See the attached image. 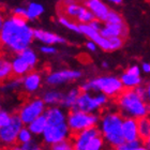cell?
Wrapping results in <instances>:
<instances>
[{
  "label": "cell",
  "mask_w": 150,
  "mask_h": 150,
  "mask_svg": "<svg viewBox=\"0 0 150 150\" xmlns=\"http://www.w3.org/2000/svg\"><path fill=\"white\" fill-rule=\"evenodd\" d=\"M44 12V6L41 3L31 2L26 8V19L33 21V19L40 17Z\"/></svg>",
  "instance_id": "cb8c5ba5"
},
{
  "label": "cell",
  "mask_w": 150,
  "mask_h": 150,
  "mask_svg": "<svg viewBox=\"0 0 150 150\" xmlns=\"http://www.w3.org/2000/svg\"><path fill=\"white\" fill-rule=\"evenodd\" d=\"M120 81H121V84L123 86V88H125V89H134L137 86L142 85L143 78H142L141 75L133 74V73L125 71L120 76Z\"/></svg>",
  "instance_id": "ffe728a7"
},
{
  "label": "cell",
  "mask_w": 150,
  "mask_h": 150,
  "mask_svg": "<svg viewBox=\"0 0 150 150\" xmlns=\"http://www.w3.org/2000/svg\"><path fill=\"white\" fill-rule=\"evenodd\" d=\"M108 39V42H110V52L112 50H117L119 48H121L125 44V40L123 38L120 37H112V38H107Z\"/></svg>",
  "instance_id": "d6a6232c"
},
{
  "label": "cell",
  "mask_w": 150,
  "mask_h": 150,
  "mask_svg": "<svg viewBox=\"0 0 150 150\" xmlns=\"http://www.w3.org/2000/svg\"><path fill=\"white\" fill-rule=\"evenodd\" d=\"M33 139V134L29 131V129L27 127H23L21 130H19L18 134H17V141H16V144H26V143H29L30 141Z\"/></svg>",
  "instance_id": "f1b7e54d"
},
{
  "label": "cell",
  "mask_w": 150,
  "mask_h": 150,
  "mask_svg": "<svg viewBox=\"0 0 150 150\" xmlns=\"http://www.w3.org/2000/svg\"><path fill=\"white\" fill-rule=\"evenodd\" d=\"M107 102H108V97L104 93L100 92L92 96L90 92L81 91L73 108L85 112H97L102 110L107 104Z\"/></svg>",
  "instance_id": "52a82bcc"
},
{
  "label": "cell",
  "mask_w": 150,
  "mask_h": 150,
  "mask_svg": "<svg viewBox=\"0 0 150 150\" xmlns=\"http://www.w3.org/2000/svg\"><path fill=\"white\" fill-rule=\"evenodd\" d=\"M100 116L97 112H85L78 110H70L67 114V125L72 134L86 129L97 127Z\"/></svg>",
  "instance_id": "5b68a950"
},
{
  "label": "cell",
  "mask_w": 150,
  "mask_h": 150,
  "mask_svg": "<svg viewBox=\"0 0 150 150\" xmlns=\"http://www.w3.org/2000/svg\"><path fill=\"white\" fill-rule=\"evenodd\" d=\"M142 70H143L145 73H149L150 72V64L148 62H144L143 64H142Z\"/></svg>",
  "instance_id": "7bdbcfd3"
},
{
  "label": "cell",
  "mask_w": 150,
  "mask_h": 150,
  "mask_svg": "<svg viewBox=\"0 0 150 150\" xmlns=\"http://www.w3.org/2000/svg\"><path fill=\"white\" fill-rule=\"evenodd\" d=\"M3 23H4V16H3V13L0 11V29L2 28Z\"/></svg>",
  "instance_id": "f6af8a7d"
},
{
  "label": "cell",
  "mask_w": 150,
  "mask_h": 150,
  "mask_svg": "<svg viewBox=\"0 0 150 150\" xmlns=\"http://www.w3.org/2000/svg\"><path fill=\"white\" fill-rule=\"evenodd\" d=\"M149 145H146V144H138L137 146H135L134 148H132V150H149V147H148Z\"/></svg>",
  "instance_id": "b9f144b4"
},
{
  "label": "cell",
  "mask_w": 150,
  "mask_h": 150,
  "mask_svg": "<svg viewBox=\"0 0 150 150\" xmlns=\"http://www.w3.org/2000/svg\"><path fill=\"white\" fill-rule=\"evenodd\" d=\"M122 136L125 142H135L139 141L137 131V119L131 117H123L121 125Z\"/></svg>",
  "instance_id": "4fadbf2b"
},
{
  "label": "cell",
  "mask_w": 150,
  "mask_h": 150,
  "mask_svg": "<svg viewBox=\"0 0 150 150\" xmlns=\"http://www.w3.org/2000/svg\"><path fill=\"white\" fill-rule=\"evenodd\" d=\"M43 115L45 117V119H46L47 125H59V123L67 122L66 112L58 105L50 106L48 108H45Z\"/></svg>",
  "instance_id": "e0dca14e"
},
{
  "label": "cell",
  "mask_w": 150,
  "mask_h": 150,
  "mask_svg": "<svg viewBox=\"0 0 150 150\" xmlns=\"http://www.w3.org/2000/svg\"><path fill=\"white\" fill-rule=\"evenodd\" d=\"M58 21H59V23L61 25L64 26V27L68 28L69 30L77 32V33H81V32H79V27H78V25L75 24L74 22H72L70 18H68V17H66V16H63V15H59V19H58Z\"/></svg>",
  "instance_id": "1f68e13d"
},
{
  "label": "cell",
  "mask_w": 150,
  "mask_h": 150,
  "mask_svg": "<svg viewBox=\"0 0 150 150\" xmlns=\"http://www.w3.org/2000/svg\"><path fill=\"white\" fill-rule=\"evenodd\" d=\"M33 38L39 40L40 42L47 45H53V44H63L66 43V40L62 37L53 33L50 31H45L43 29H35L33 30Z\"/></svg>",
  "instance_id": "ac0fdd59"
},
{
  "label": "cell",
  "mask_w": 150,
  "mask_h": 150,
  "mask_svg": "<svg viewBox=\"0 0 150 150\" xmlns=\"http://www.w3.org/2000/svg\"><path fill=\"white\" fill-rule=\"evenodd\" d=\"M81 77V72L77 70H59L47 75L46 84L48 86H59L69 81H76Z\"/></svg>",
  "instance_id": "8fae6325"
},
{
  "label": "cell",
  "mask_w": 150,
  "mask_h": 150,
  "mask_svg": "<svg viewBox=\"0 0 150 150\" xmlns=\"http://www.w3.org/2000/svg\"><path fill=\"white\" fill-rule=\"evenodd\" d=\"M0 110H1V104H0Z\"/></svg>",
  "instance_id": "c3c4849f"
},
{
  "label": "cell",
  "mask_w": 150,
  "mask_h": 150,
  "mask_svg": "<svg viewBox=\"0 0 150 150\" xmlns=\"http://www.w3.org/2000/svg\"><path fill=\"white\" fill-rule=\"evenodd\" d=\"M41 52L45 55H54V54L57 53V50L54 46H50V45H44L40 48Z\"/></svg>",
  "instance_id": "74e56055"
},
{
  "label": "cell",
  "mask_w": 150,
  "mask_h": 150,
  "mask_svg": "<svg viewBox=\"0 0 150 150\" xmlns=\"http://www.w3.org/2000/svg\"><path fill=\"white\" fill-rule=\"evenodd\" d=\"M12 75L11 61L4 57H0V84L9 79Z\"/></svg>",
  "instance_id": "d4e9b609"
},
{
  "label": "cell",
  "mask_w": 150,
  "mask_h": 150,
  "mask_svg": "<svg viewBox=\"0 0 150 150\" xmlns=\"http://www.w3.org/2000/svg\"><path fill=\"white\" fill-rule=\"evenodd\" d=\"M79 93H81V89L79 88H73V89L69 90L66 94H63L60 105L63 108L72 110L73 107H74L75 103H76V100H77Z\"/></svg>",
  "instance_id": "44dd1931"
},
{
  "label": "cell",
  "mask_w": 150,
  "mask_h": 150,
  "mask_svg": "<svg viewBox=\"0 0 150 150\" xmlns=\"http://www.w3.org/2000/svg\"><path fill=\"white\" fill-rule=\"evenodd\" d=\"M8 150H42V146L37 141L32 139V141H30L29 143H26V144H15Z\"/></svg>",
  "instance_id": "f546056e"
},
{
  "label": "cell",
  "mask_w": 150,
  "mask_h": 150,
  "mask_svg": "<svg viewBox=\"0 0 150 150\" xmlns=\"http://www.w3.org/2000/svg\"><path fill=\"white\" fill-rule=\"evenodd\" d=\"M38 62V56L31 48H26L16 55L11 61L12 74L14 76L22 77L35 69Z\"/></svg>",
  "instance_id": "8992f818"
},
{
  "label": "cell",
  "mask_w": 150,
  "mask_h": 150,
  "mask_svg": "<svg viewBox=\"0 0 150 150\" xmlns=\"http://www.w3.org/2000/svg\"><path fill=\"white\" fill-rule=\"evenodd\" d=\"M0 86V90L3 92H11V91L17 90L21 86H22V78L18 76H14V77H10L6 81L1 83Z\"/></svg>",
  "instance_id": "484cf974"
},
{
  "label": "cell",
  "mask_w": 150,
  "mask_h": 150,
  "mask_svg": "<svg viewBox=\"0 0 150 150\" xmlns=\"http://www.w3.org/2000/svg\"><path fill=\"white\" fill-rule=\"evenodd\" d=\"M102 67H103V68H108V63H107L106 61H104V62L102 63Z\"/></svg>",
  "instance_id": "7dc6e473"
},
{
  "label": "cell",
  "mask_w": 150,
  "mask_h": 150,
  "mask_svg": "<svg viewBox=\"0 0 150 150\" xmlns=\"http://www.w3.org/2000/svg\"><path fill=\"white\" fill-rule=\"evenodd\" d=\"M50 150H74V147H73L72 141L70 138H67L64 141L50 145Z\"/></svg>",
  "instance_id": "4dcf8cb0"
},
{
  "label": "cell",
  "mask_w": 150,
  "mask_h": 150,
  "mask_svg": "<svg viewBox=\"0 0 150 150\" xmlns=\"http://www.w3.org/2000/svg\"><path fill=\"white\" fill-rule=\"evenodd\" d=\"M47 122L46 119L44 117V115H41L39 117H37L35 119H33L32 121H30L27 125V128L29 129V131L31 132L32 134L35 136H40L43 133L44 129L46 127Z\"/></svg>",
  "instance_id": "603a6c76"
},
{
  "label": "cell",
  "mask_w": 150,
  "mask_h": 150,
  "mask_svg": "<svg viewBox=\"0 0 150 150\" xmlns=\"http://www.w3.org/2000/svg\"><path fill=\"white\" fill-rule=\"evenodd\" d=\"M33 29L24 17L13 15L4 19L0 29V46L11 53L18 54L30 46L33 41Z\"/></svg>",
  "instance_id": "6da1fadb"
},
{
  "label": "cell",
  "mask_w": 150,
  "mask_h": 150,
  "mask_svg": "<svg viewBox=\"0 0 150 150\" xmlns=\"http://www.w3.org/2000/svg\"><path fill=\"white\" fill-rule=\"evenodd\" d=\"M11 116H12V114H10L9 112L3 110L2 108L0 110V128H2L9 123L11 120Z\"/></svg>",
  "instance_id": "8d00e7d4"
},
{
  "label": "cell",
  "mask_w": 150,
  "mask_h": 150,
  "mask_svg": "<svg viewBox=\"0 0 150 150\" xmlns=\"http://www.w3.org/2000/svg\"><path fill=\"white\" fill-rule=\"evenodd\" d=\"M137 131L138 137L142 143L148 145L150 138V120L147 116L137 119Z\"/></svg>",
  "instance_id": "d6986e66"
},
{
  "label": "cell",
  "mask_w": 150,
  "mask_h": 150,
  "mask_svg": "<svg viewBox=\"0 0 150 150\" xmlns=\"http://www.w3.org/2000/svg\"><path fill=\"white\" fill-rule=\"evenodd\" d=\"M22 78V86L27 93H35L42 85V76L39 72H30L24 75Z\"/></svg>",
  "instance_id": "2e32d148"
},
{
  "label": "cell",
  "mask_w": 150,
  "mask_h": 150,
  "mask_svg": "<svg viewBox=\"0 0 150 150\" xmlns=\"http://www.w3.org/2000/svg\"><path fill=\"white\" fill-rule=\"evenodd\" d=\"M134 90L138 93L139 97H142L144 100H149V86H143V85H139L136 88H134Z\"/></svg>",
  "instance_id": "e575fe53"
},
{
  "label": "cell",
  "mask_w": 150,
  "mask_h": 150,
  "mask_svg": "<svg viewBox=\"0 0 150 150\" xmlns=\"http://www.w3.org/2000/svg\"><path fill=\"white\" fill-rule=\"evenodd\" d=\"M13 15L26 18V8H22V6H19V8H15L14 11H13Z\"/></svg>",
  "instance_id": "ab89813d"
},
{
  "label": "cell",
  "mask_w": 150,
  "mask_h": 150,
  "mask_svg": "<svg viewBox=\"0 0 150 150\" xmlns=\"http://www.w3.org/2000/svg\"><path fill=\"white\" fill-rule=\"evenodd\" d=\"M88 25L90 26L92 29L97 30V31H100V29L102 28V22L97 18H93L90 23H88Z\"/></svg>",
  "instance_id": "f35d334b"
},
{
  "label": "cell",
  "mask_w": 150,
  "mask_h": 150,
  "mask_svg": "<svg viewBox=\"0 0 150 150\" xmlns=\"http://www.w3.org/2000/svg\"><path fill=\"white\" fill-rule=\"evenodd\" d=\"M70 135H72V133L70 131L67 122H63L59 125H46L41 136L43 138L44 144L50 146L58 142L70 138Z\"/></svg>",
  "instance_id": "30bf717a"
},
{
  "label": "cell",
  "mask_w": 150,
  "mask_h": 150,
  "mask_svg": "<svg viewBox=\"0 0 150 150\" xmlns=\"http://www.w3.org/2000/svg\"><path fill=\"white\" fill-rule=\"evenodd\" d=\"M104 147H105V142L101 134H99L91 138L85 150H104Z\"/></svg>",
  "instance_id": "4316f807"
},
{
  "label": "cell",
  "mask_w": 150,
  "mask_h": 150,
  "mask_svg": "<svg viewBox=\"0 0 150 150\" xmlns=\"http://www.w3.org/2000/svg\"><path fill=\"white\" fill-rule=\"evenodd\" d=\"M141 143H142L141 139H139V141H135V142H130V143L125 142V143H122L121 145H119V146L112 148V149L114 150H132V148H134L135 146H137V145L141 144Z\"/></svg>",
  "instance_id": "d590c367"
},
{
  "label": "cell",
  "mask_w": 150,
  "mask_h": 150,
  "mask_svg": "<svg viewBox=\"0 0 150 150\" xmlns=\"http://www.w3.org/2000/svg\"><path fill=\"white\" fill-rule=\"evenodd\" d=\"M78 2L77 0H62L61 1V4H71V3Z\"/></svg>",
  "instance_id": "ee69618b"
},
{
  "label": "cell",
  "mask_w": 150,
  "mask_h": 150,
  "mask_svg": "<svg viewBox=\"0 0 150 150\" xmlns=\"http://www.w3.org/2000/svg\"><path fill=\"white\" fill-rule=\"evenodd\" d=\"M108 1L112 3H115V4H120L122 2V0H108Z\"/></svg>",
  "instance_id": "bcb514c9"
},
{
  "label": "cell",
  "mask_w": 150,
  "mask_h": 150,
  "mask_svg": "<svg viewBox=\"0 0 150 150\" xmlns=\"http://www.w3.org/2000/svg\"><path fill=\"white\" fill-rule=\"evenodd\" d=\"M85 6L93 14L94 18L104 22L110 9L102 0H83Z\"/></svg>",
  "instance_id": "5bb4252c"
},
{
  "label": "cell",
  "mask_w": 150,
  "mask_h": 150,
  "mask_svg": "<svg viewBox=\"0 0 150 150\" xmlns=\"http://www.w3.org/2000/svg\"><path fill=\"white\" fill-rule=\"evenodd\" d=\"M99 134H100V131H99L98 127H92V128L86 129V130H83V131L73 134L72 143L74 150H85L91 138Z\"/></svg>",
  "instance_id": "7c38bea8"
},
{
  "label": "cell",
  "mask_w": 150,
  "mask_h": 150,
  "mask_svg": "<svg viewBox=\"0 0 150 150\" xmlns=\"http://www.w3.org/2000/svg\"><path fill=\"white\" fill-rule=\"evenodd\" d=\"M86 47H87V50H90V52H96L98 48L97 46V44L94 43L93 41H88L87 43H86Z\"/></svg>",
  "instance_id": "60d3db41"
},
{
  "label": "cell",
  "mask_w": 150,
  "mask_h": 150,
  "mask_svg": "<svg viewBox=\"0 0 150 150\" xmlns=\"http://www.w3.org/2000/svg\"><path fill=\"white\" fill-rule=\"evenodd\" d=\"M24 127L17 114L11 116V120L6 125L0 128V149H9L16 144L17 134Z\"/></svg>",
  "instance_id": "ba28073f"
},
{
  "label": "cell",
  "mask_w": 150,
  "mask_h": 150,
  "mask_svg": "<svg viewBox=\"0 0 150 150\" xmlns=\"http://www.w3.org/2000/svg\"><path fill=\"white\" fill-rule=\"evenodd\" d=\"M63 93L59 90H47L42 97V100L45 103V105L48 106H55V105H60L61 100H62Z\"/></svg>",
  "instance_id": "7402d4cb"
},
{
  "label": "cell",
  "mask_w": 150,
  "mask_h": 150,
  "mask_svg": "<svg viewBox=\"0 0 150 150\" xmlns=\"http://www.w3.org/2000/svg\"><path fill=\"white\" fill-rule=\"evenodd\" d=\"M104 22L107 24H120V23H123V18L119 13L115 12V11H108Z\"/></svg>",
  "instance_id": "836d02e7"
},
{
  "label": "cell",
  "mask_w": 150,
  "mask_h": 150,
  "mask_svg": "<svg viewBox=\"0 0 150 150\" xmlns=\"http://www.w3.org/2000/svg\"><path fill=\"white\" fill-rule=\"evenodd\" d=\"M99 32L104 38H125L129 33V29L125 23H120V24H107L106 23L105 26H102Z\"/></svg>",
  "instance_id": "9a60e30c"
},
{
  "label": "cell",
  "mask_w": 150,
  "mask_h": 150,
  "mask_svg": "<svg viewBox=\"0 0 150 150\" xmlns=\"http://www.w3.org/2000/svg\"><path fill=\"white\" fill-rule=\"evenodd\" d=\"M93 18H94L93 14L86 6H81L79 11H78V14L76 16V19H77L78 22L81 23V24H88V23H90Z\"/></svg>",
  "instance_id": "83f0119b"
},
{
  "label": "cell",
  "mask_w": 150,
  "mask_h": 150,
  "mask_svg": "<svg viewBox=\"0 0 150 150\" xmlns=\"http://www.w3.org/2000/svg\"><path fill=\"white\" fill-rule=\"evenodd\" d=\"M45 108H46V105L43 102V100L40 98H35L23 104L17 112V116L23 122V125H27L33 119L43 115Z\"/></svg>",
  "instance_id": "9c48e42d"
},
{
  "label": "cell",
  "mask_w": 150,
  "mask_h": 150,
  "mask_svg": "<svg viewBox=\"0 0 150 150\" xmlns=\"http://www.w3.org/2000/svg\"><path fill=\"white\" fill-rule=\"evenodd\" d=\"M117 106L122 117L139 119L149 114V105L134 89H123L117 96Z\"/></svg>",
  "instance_id": "7a4b0ae2"
},
{
  "label": "cell",
  "mask_w": 150,
  "mask_h": 150,
  "mask_svg": "<svg viewBox=\"0 0 150 150\" xmlns=\"http://www.w3.org/2000/svg\"><path fill=\"white\" fill-rule=\"evenodd\" d=\"M122 119L121 114L114 110H108L102 114L98 122V129L104 142L112 148H115L125 143L121 132Z\"/></svg>",
  "instance_id": "3957f363"
},
{
  "label": "cell",
  "mask_w": 150,
  "mask_h": 150,
  "mask_svg": "<svg viewBox=\"0 0 150 150\" xmlns=\"http://www.w3.org/2000/svg\"><path fill=\"white\" fill-rule=\"evenodd\" d=\"M81 91L84 92H101L108 98H116L125 88L122 86L120 78L107 75V76H99L92 78L90 81H85L79 87Z\"/></svg>",
  "instance_id": "277c9868"
}]
</instances>
